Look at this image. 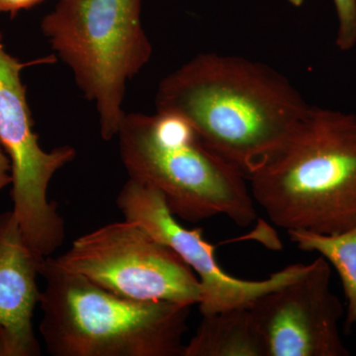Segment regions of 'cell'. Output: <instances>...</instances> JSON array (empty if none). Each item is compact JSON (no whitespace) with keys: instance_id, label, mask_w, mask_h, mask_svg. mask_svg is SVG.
<instances>
[{"instance_id":"6da1fadb","label":"cell","mask_w":356,"mask_h":356,"mask_svg":"<svg viewBox=\"0 0 356 356\" xmlns=\"http://www.w3.org/2000/svg\"><path fill=\"white\" fill-rule=\"evenodd\" d=\"M289 81L238 56L200 54L159 83L156 111L186 121L245 177L280 151L310 113Z\"/></svg>"},{"instance_id":"7a4b0ae2","label":"cell","mask_w":356,"mask_h":356,"mask_svg":"<svg viewBox=\"0 0 356 356\" xmlns=\"http://www.w3.org/2000/svg\"><path fill=\"white\" fill-rule=\"evenodd\" d=\"M281 229L337 234L356 226V115L312 106L280 151L247 177Z\"/></svg>"},{"instance_id":"3957f363","label":"cell","mask_w":356,"mask_h":356,"mask_svg":"<svg viewBox=\"0 0 356 356\" xmlns=\"http://www.w3.org/2000/svg\"><path fill=\"white\" fill-rule=\"evenodd\" d=\"M40 334L53 356H182L191 305L119 296L44 259Z\"/></svg>"},{"instance_id":"277c9868","label":"cell","mask_w":356,"mask_h":356,"mask_svg":"<svg viewBox=\"0 0 356 356\" xmlns=\"http://www.w3.org/2000/svg\"><path fill=\"white\" fill-rule=\"evenodd\" d=\"M116 137L129 177L161 192L175 217L198 222L225 215L240 227L257 219L245 175L177 115L126 114Z\"/></svg>"},{"instance_id":"5b68a950","label":"cell","mask_w":356,"mask_h":356,"mask_svg":"<svg viewBox=\"0 0 356 356\" xmlns=\"http://www.w3.org/2000/svg\"><path fill=\"white\" fill-rule=\"evenodd\" d=\"M41 30L84 97L95 103L102 139H114L127 114L126 86L153 55L142 0H58Z\"/></svg>"},{"instance_id":"8992f818","label":"cell","mask_w":356,"mask_h":356,"mask_svg":"<svg viewBox=\"0 0 356 356\" xmlns=\"http://www.w3.org/2000/svg\"><path fill=\"white\" fill-rule=\"evenodd\" d=\"M56 261L125 298L193 306L202 294L197 275L177 252L128 220L79 236Z\"/></svg>"},{"instance_id":"52a82bcc","label":"cell","mask_w":356,"mask_h":356,"mask_svg":"<svg viewBox=\"0 0 356 356\" xmlns=\"http://www.w3.org/2000/svg\"><path fill=\"white\" fill-rule=\"evenodd\" d=\"M24 67L6 51L0 31V145L11 163L13 212L28 243L47 257L65 238L64 218L48 199L49 185L76 151L72 146L42 149L21 79Z\"/></svg>"},{"instance_id":"ba28073f","label":"cell","mask_w":356,"mask_h":356,"mask_svg":"<svg viewBox=\"0 0 356 356\" xmlns=\"http://www.w3.org/2000/svg\"><path fill=\"white\" fill-rule=\"evenodd\" d=\"M116 204L125 220L139 224L159 242L175 250L197 275L201 285V315L250 306L266 294L297 280L308 264H290L264 280H243L226 273L215 254L214 245L204 240L202 229H186L170 212L161 192L129 178Z\"/></svg>"},{"instance_id":"9c48e42d","label":"cell","mask_w":356,"mask_h":356,"mask_svg":"<svg viewBox=\"0 0 356 356\" xmlns=\"http://www.w3.org/2000/svg\"><path fill=\"white\" fill-rule=\"evenodd\" d=\"M331 277V264L318 257L297 280L248 306L266 356L350 355L341 334L343 306Z\"/></svg>"},{"instance_id":"30bf717a","label":"cell","mask_w":356,"mask_h":356,"mask_svg":"<svg viewBox=\"0 0 356 356\" xmlns=\"http://www.w3.org/2000/svg\"><path fill=\"white\" fill-rule=\"evenodd\" d=\"M44 259L26 241L13 210L0 214V327L13 356L41 355L33 315L41 296L37 276Z\"/></svg>"},{"instance_id":"8fae6325","label":"cell","mask_w":356,"mask_h":356,"mask_svg":"<svg viewBox=\"0 0 356 356\" xmlns=\"http://www.w3.org/2000/svg\"><path fill=\"white\" fill-rule=\"evenodd\" d=\"M202 317L182 356H266L248 306Z\"/></svg>"},{"instance_id":"7c38bea8","label":"cell","mask_w":356,"mask_h":356,"mask_svg":"<svg viewBox=\"0 0 356 356\" xmlns=\"http://www.w3.org/2000/svg\"><path fill=\"white\" fill-rule=\"evenodd\" d=\"M287 233L300 250L317 252L334 267L346 300V329L356 332V226L337 234Z\"/></svg>"},{"instance_id":"4fadbf2b","label":"cell","mask_w":356,"mask_h":356,"mask_svg":"<svg viewBox=\"0 0 356 356\" xmlns=\"http://www.w3.org/2000/svg\"><path fill=\"white\" fill-rule=\"evenodd\" d=\"M337 16L336 44L343 51L356 46V0H334Z\"/></svg>"},{"instance_id":"5bb4252c","label":"cell","mask_w":356,"mask_h":356,"mask_svg":"<svg viewBox=\"0 0 356 356\" xmlns=\"http://www.w3.org/2000/svg\"><path fill=\"white\" fill-rule=\"evenodd\" d=\"M11 184H13V175H11L10 159L0 145V191Z\"/></svg>"},{"instance_id":"9a60e30c","label":"cell","mask_w":356,"mask_h":356,"mask_svg":"<svg viewBox=\"0 0 356 356\" xmlns=\"http://www.w3.org/2000/svg\"><path fill=\"white\" fill-rule=\"evenodd\" d=\"M0 356H13L8 337L2 327H0Z\"/></svg>"},{"instance_id":"2e32d148","label":"cell","mask_w":356,"mask_h":356,"mask_svg":"<svg viewBox=\"0 0 356 356\" xmlns=\"http://www.w3.org/2000/svg\"><path fill=\"white\" fill-rule=\"evenodd\" d=\"M293 6L300 7L303 4L304 0H288Z\"/></svg>"}]
</instances>
